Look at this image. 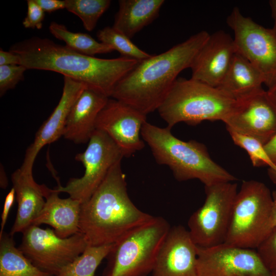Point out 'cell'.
Returning <instances> with one entry per match:
<instances>
[{
    "label": "cell",
    "instance_id": "18",
    "mask_svg": "<svg viewBox=\"0 0 276 276\" xmlns=\"http://www.w3.org/2000/svg\"><path fill=\"white\" fill-rule=\"evenodd\" d=\"M109 97L85 88L73 105L68 114L62 136L76 144L88 142L96 130L97 117Z\"/></svg>",
    "mask_w": 276,
    "mask_h": 276
},
{
    "label": "cell",
    "instance_id": "12",
    "mask_svg": "<svg viewBox=\"0 0 276 276\" xmlns=\"http://www.w3.org/2000/svg\"><path fill=\"white\" fill-rule=\"evenodd\" d=\"M197 276L274 275L255 249L224 242L209 247L197 246Z\"/></svg>",
    "mask_w": 276,
    "mask_h": 276
},
{
    "label": "cell",
    "instance_id": "35",
    "mask_svg": "<svg viewBox=\"0 0 276 276\" xmlns=\"http://www.w3.org/2000/svg\"><path fill=\"white\" fill-rule=\"evenodd\" d=\"M264 147L270 158L276 166V134Z\"/></svg>",
    "mask_w": 276,
    "mask_h": 276
},
{
    "label": "cell",
    "instance_id": "33",
    "mask_svg": "<svg viewBox=\"0 0 276 276\" xmlns=\"http://www.w3.org/2000/svg\"><path fill=\"white\" fill-rule=\"evenodd\" d=\"M44 12H52L65 8V1L60 0H35Z\"/></svg>",
    "mask_w": 276,
    "mask_h": 276
},
{
    "label": "cell",
    "instance_id": "13",
    "mask_svg": "<svg viewBox=\"0 0 276 276\" xmlns=\"http://www.w3.org/2000/svg\"><path fill=\"white\" fill-rule=\"evenodd\" d=\"M147 115L114 99H109L99 113L96 129L106 133L129 157L145 146L141 130Z\"/></svg>",
    "mask_w": 276,
    "mask_h": 276
},
{
    "label": "cell",
    "instance_id": "25",
    "mask_svg": "<svg viewBox=\"0 0 276 276\" xmlns=\"http://www.w3.org/2000/svg\"><path fill=\"white\" fill-rule=\"evenodd\" d=\"M113 245H87L80 255L64 267L56 276H94L97 267L106 258Z\"/></svg>",
    "mask_w": 276,
    "mask_h": 276
},
{
    "label": "cell",
    "instance_id": "6",
    "mask_svg": "<svg viewBox=\"0 0 276 276\" xmlns=\"http://www.w3.org/2000/svg\"><path fill=\"white\" fill-rule=\"evenodd\" d=\"M171 227L162 217L128 232L113 243L102 276H147L151 273Z\"/></svg>",
    "mask_w": 276,
    "mask_h": 276
},
{
    "label": "cell",
    "instance_id": "10",
    "mask_svg": "<svg viewBox=\"0 0 276 276\" xmlns=\"http://www.w3.org/2000/svg\"><path fill=\"white\" fill-rule=\"evenodd\" d=\"M22 233L19 249L35 266L53 276L80 255L88 245L81 232L62 238L53 229L31 225Z\"/></svg>",
    "mask_w": 276,
    "mask_h": 276
},
{
    "label": "cell",
    "instance_id": "17",
    "mask_svg": "<svg viewBox=\"0 0 276 276\" xmlns=\"http://www.w3.org/2000/svg\"><path fill=\"white\" fill-rule=\"evenodd\" d=\"M62 96L58 105L48 119L37 131L33 143L26 151L24 159L19 169L32 174L36 156L46 145L52 143L62 136L69 112L79 96L87 86L82 82L64 76Z\"/></svg>",
    "mask_w": 276,
    "mask_h": 276
},
{
    "label": "cell",
    "instance_id": "7",
    "mask_svg": "<svg viewBox=\"0 0 276 276\" xmlns=\"http://www.w3.org/2000/svg\"><path fill=\"white\" fill-rule=\"evenodd\" d=\"M272 192L264 183L244 180L236 194L225 243L257 249L272 228Z\"/></svg>",
    "mask_w": 276,
    "mask_h": 276
},
{
    "label": "cell",
    "instance_id": "32",
    "mask_svg": "<svg viewBox=\"0 0 276 276\" xmlns=\"http://www.w3.org/2000/svg\"><path fill=\"white\" fill-rule=\"evenodd\" d=\"M16 199V193L14 189L12 187L6 196L3 211L1 215V223L0 229V236L4 232V229L6 224L10 211Z\"/></svg>",
    "mask_w": 276,
    "mask_h": 276
},
{
    "label": "cell",
    "instance_id": "9",
    "mask_svg": "<svg viewBox=\"0 0 276 276\" xmlns=\"http://www.w3.org/2000/svg\"><path fill=\"white\" fill-rule=\"evenodd\" d=\"M234 33L236 52L260 73L268 88L276 84V32L242 15L234 7L226 19Z\"/></svg>",
    "mask_w": 276,
    "mask_h": 276
},
{
    "label": "cell",
    "instance_id": "34",
    "mask_svg": "<svg viewBox=\"0 0 276 276\" xmlns=\"http://www.w3.org/2000/svg\"><path fill=\"white\" fill-rule=\"evenodd\" d=\"M8 65H20V58L16 54L11 51L0 50V66Z\"/></svg>",
    "mask_w": 276,
    "mask_h": 276
},
{
    "label": "cell",
    "instance_id": "1",
    "mask_svg": "<svg viewBox=\"0 0 276 276\" xmlns=\"http://www.w3.org/2000/svg\"><path fill=\"white\" fill-rule=\"evenodd\" d=\"M9 51L19 56L20 65L27 70L60 73L109 98L117 84L140 61L122 56L114 59L90 56L37 37L16 43Z\"/></svg>",
    "mask_w": 276,
    "mask_h": 276
},
{
    "label": "cell",
    "instance_id": "29",
    "mask_svg": "<svg viewBox=\"0 0 276 276\" xmlns=\"http://www.w3.org/2000/svg\"><path fill=\"white\" fill-rule=\"evenodd\" d=\"M264 264L274 276H276V226L257 248Z\"/></svg>",
    "mask_w": 276,
    "mask_h": 276
},
{
    "label": "cell",
    "instance_id": "23",
    "mask_svg": "<svg viewBox=\"0 0 276 276\" xmlns=\"http://www.w3.org/2000/svg\"><path fill=\"white\" fill-rule=\"evenodd\" d=\"M0 276H53L35 266L17 248L13 236L3 232L0 236Z\"/></svg>",
    "mask_w": 276,
    "mask_h": 276
},
{
    "label": "cell",
    "instance_id": "28",
    "mask_svg": "<svg viewBox=\"0 0 276 276\" xmlns=\"http://www.w3.org/2000/svg\"><path fill=\"white\" fill-rule=\"evenodd\" d=\"M97 35L101 42L110 45L114 51L119 52L122 57L142 61L152 55L141 50L131 39L112 27H106L100 30Z\"/></svg>",
    "mask_w": 276,
    "mask_h": 276
},
{
    "label": "cell",
    "instance_id": "14",
    "mask_svg": "<svg viewBox=\"0 0 276 276\" xmlns=\"http://www.w3.org/2000/svg\"><path fill=\"white\" fill-rule=\"evenodd\" d=\"M224 123L227 130L254 137L264 145L276 134V108L263 89L237 100Z\"/></svg>",
    "mask_w": 276,
    "mask_h": 276
},
{
    "label": "cell",
    "instance_id": "37",
    "mask_svg": "<svg viewBox=\"0 0 276 276\" xmlns=\"http://www.w3.org/2000/svg\"><path fill=\"white\" fill-rule=\"evenodd\" d=\"M269 4L271 8V15L274 21L272 29L276 32V0H270L269 1Z\"/></svg>",
    "mask_w": 276,
    "mask_h": 276
},
{
    "label": "cell",
    "instance_id": "31",
    "mask_svg": "<svg viewBox=\"0 0 276 276\" xmlns=\"http://www.w3.org/2000/svg\"><path fill=\"white\" fill-rule=\"evenodd\" d=\"M27 6V16L22 21L24 27L41 29L44 18V12L35 0H28Z\"/></svg>",
    "mask_w": 276,
    "mask_h": 276
},
{
    "label": "cell",
    "instance_id": "22",
    "mask_svg": "<svg viewBox=\"0 0 276 276\" xmlns=\"http://www.w3.org/2000/svg\"><path fill=\"white\" fill-rule=\"evenodd\" d=\"M164 0H120L112 27L131 39L158 17Z\"/></svg>",
    "mask_w": 276,
    "mask_h": 276
},
{
    "label": "cell",
    "instance_id": "21",
    "mask_svg": "<svg viewBox=\"0 0 276 276\" xmlns=\"http://www.w3.org/2000/svg\"><path fill=\"white\" fill-rule=\"evenodd\" d=\"M263 84L264 80L259 71L236 52L226 74L217 88L237 101L263 90Z\"/></svg>",
    "mask_w": 276,
    "mask_h": 276
},
{
    "label": "cell",
    "instance_id": "3",
    "mask_svg": "<svg viewBox=\"0 0 276 276\" xmlns=\"http://www.w3.org/2000/svg\"><path fill=\"white\" fill-rule=\"evenodd\" d=\"M153 217L138 209L130 199L119 162L89 199L81 203L79 229L88 245L113 244Z\"/></svg>",
    "mask_w": 276,
    "mask_h": 276
},
{
    "label": "cell",
    "instance_id": "26",
    "mask_svg": "<svg viewBox=\"0 0 276 276\" xmlns=\"http://www.w3.org/2000/svg\"><path fill=\"white\" fill-rule=\"evenodd\" d=\"M233 142L248 153L254 167L268 166V175L276 183V166L273 163L265 150L264 145L254 137L228 130Z\"/></svg>",
    "mask_w": 276,
    "mask_h": 276
},
{
    "label": "cell",
    "instance_id": "36",
    "mask_svg": "<svg viewBox=\"0 0 276 276\" xmlns=\"http://www.w3.org/2000/svg\"><path fill=\"white\" fill-rule=\"evenodd\" d=\"M272 208L271 215V227L272 229L276 226V190L272 192Z\"/></svg>",
    "mask_w": 276,
    "mask_h": 276
},
{
    "label": "cell",
    "instance_id": "4",
    "mask_svg": "<svg viewBox=\"0 0 276 276\" xmlns=\"http://www.w3.org/2000/svg\"><path fill=\"white\" fill-rule=\"evenodd\" d=\"M141 136L157 163L168 166L178 181L197 179L209 186L237 180L212 160L203 144L193 140L181 141L172 134L168 127L160 128L146 121Z\"/></svg>",
    "mask_w": 276,
    "mask_h": 276
},
{
    "label": "cell",
    "instance_id": "38",
    "mask_svg": "<svg viewBox=\"0 0 276 276\" xmlns=\"http://www.w3.org/2000/svg\"><path fill=\"white\" fill-rule=\"evenodd\" d=\"M266 92L269 99L276 108V84L268 88Z\"/></svg>",
    "mask_w": 276,
    "mask_h": 276
},
{
    "label": "cell",
    "instance_id": "39",
    "mask_svg": "<svg viewBox=\"0 0 276 276\" xmlns=\"http://www.w3.org/2000/svg\"><path fill=\"white\" fill-rule=\"evenodd\" d=\"M1 172H2V173L1 172V187L5 189L7 187L8 180L4 170L2 171L1 170Z\"/></svg>",
    "mask_w": 276,
    "mask_h": 276
},
{
    "label": "cell",
    "instance_id": "19",
    "mask_svg": "<svg viewBox=\"0 0 276 276\" xmlns=\"http://www.w3.org/2000/svg\"><path fill=\"white\" fill-rule=\"evenodd\" d=\"M11 181L17 202L16 218L9 233L13 236L22 233L38 215L45 204L49 188L38 184L33 174L23 172L19 168L12 173Z\"/></svg>",
    "mask_w": 276,
    "mask_h": 276
},
{
    "label": "cell",
    "instance_id": "16",
    "mask_svg": "<svg viewBox=\"0 0 276 276\" xmlns=\"http://www.w3.org/2000/svg\"><path fill=\"white\" fill-rule=\"evenodd\" d=\"M236 53L234 38L223 30L210 35L190 67L191 78L217 87Z\"/></svg>",
    "mask_w": 276,
    "mask_h": 276
},
{
    "label": "cell",
    "instance_id": "27",
    "mask_svg": "<svg viewBox=\"0 0 276 276\" xmlns=\"http://www.w3.org/2000/svg\"><path fill=\"white\" fill-rule=\"evenodd\" d=\"M65 9L77 15L84 28L93 31L102 14L109 8V0H65Z\"/></svg>",
    "mask_w": 276,
    "mask_h": 276
},
{
    "label": "cell",
    "instance_id": "30",
    "mask_svg": "<svg viewBox=\"0 0 276 276\" xmlns=\"http://www.w3.org/2000/svg\"><path fill=\"white\" fill-rule=\"evenodd\" d=\"M27 68L22 65L0 66V95L2 96L7 90L14 88L24 79Z\"/></svg>",
    "mask_w": 276,
    "mask_h": 276
},
{
    "label": "cell",
    "instance_id": "20",
    "mask_svg": "<svg viewBox=\"0 0 276 276\" xmlns=\"http://www.w3.org/2000/svg\"><path fill=\"white\" fill-rule=\"evenodd\" d=\"M59 193L55 189L49 188L45 195V204L31 225H49L57 236L66 238L80 232L81 203L70 197L61 198Z\"/></svg>",
    "mask_w": 276,
    "mask_h": 276
},
{
    "label": "cell",
    "instance_id": "15",
    "mask_svg": "<svg viewBox=\"0 0 276 276\" xmlns=\"http://www.w3.org/2000/svg\"><path fill=\"white\" fill-rule=\"evenodd\" d=\"M197 246L188 229L171 227L158 253L151 276H197Z\"/></svg>",
    "mask_w": 276,
    "mask_h": 276
},
{
    "label": "cell",
    "instance_id": "11",
    "mask_svg": "<svg viewBox=\"0 0 276 276\" xmlns=\"http://www.w3.org/2000/svg\"><path fill=\"white\" fill-rule=\"evenodd\" d=\"M124 155L117 144L104 132L96 129L85 150L77 154L75 159L84 168L80 178H72L64 187L58 186V192L67 193L81 203L89 199L103 182L111 167L121 162Z\"/></svg>",
    "mask_w": 276,
    "mask_h": 276
},
{
    "label": "cell",
    "instance_id": "24",
    "mask_svg": "<svg viewBox=\"0 0 276 276\" xmlns=\"http://www.w3.org/2000/svg\"><path fill=\"white\" fill-rule=\"evenodd\" d=\"M49 30L55 37L63 41L68 48L82 54L94 56L114 51L110 45L98 42L89 34L71 32L64 25L56 22L50 24Z\"/></svg>",
    "mask_w": 276,
    "mask_h": 276
},
{
    "label": "cell",
    "instance_id": "5",
    "mask_svg": "<svg viewBox=\"0 0 276 276\" xmlns=\"http://www.w3.org/2000/svg\"><path fill=\"white\" fill-rule=\"evenodd\" d=\"M237 101L200 81L178 78L157 110L171 128L180 122L196 125L202 121L223 122Z\"/></svg>",
    "mask_w": 276,
    "mask_h": 276
},
{
    "label": "cell",
    "instance_id": "2",
    "mask_svg": "<svg viewBox=\"0 0 276 276\" xmlns=\"http://www.w3.org/2000/svg\"><path fill=\"white\" fill-rule=\"evenodd\" d=\"M210 35L201 31L161 54L140 61L117 84L111 97L146 115L157 110L178 75L191 67Z\"/></svg>",
    "mask_w": 276,
    "mask_h": 276
},
{
    "label": "cell",
    "instance_id": "8",
    "mask_svg": "<svg viewBox=\"0 0 276 276\" xmlns=\"http://www.w3.org/2000/svg\"><path fill=\"white\" fill-rule=\"evenodd\" d=\"M203 205L190 217L188 231L198 247H209L225 242L238 185L221 182L204 186Z\"/></svg>",
    "mask_w": 276,
    "mask_h": 276
}]
</instances>
